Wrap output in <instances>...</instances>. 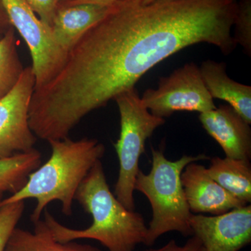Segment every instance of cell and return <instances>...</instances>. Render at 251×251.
Segmentation results:
<instances>
[{"instance_id": "cell-1", "label": "cell", "mask_w": 251, "mask_h": 251, "mask_svg": "<svg viewBox=\"0 0 251 251\" xmlns=\"http://www.w3.org/2000/svg\"><path fill=\"white\" fill-rule=\"evenodd\" d=\"M237 0H126L80 38L54 77L61 98L85 117L135 87L167 57L196 44L225 55L237 48L232 34Z\"/></svg>"}, {"instance_id": "cell-2", "label": "cell", "mask_w": 251, "mask_h": 251, "mask_svg": "<svg viewBox=\"0 0 251 251\" xmlns=\"http://www.w3.org/2000/svg\"><path fill=\"white\" fill-rule=\"evenodd\" d=\"M75 201L92 216L93 222L86 229L69 228L46 209L44 220L57 242L94 239L109 251H134L137 246L145 244L148 226L143 216L127 209L112 193L100 160L81 183Z\"/></svg>"}, {"instance_id": "cell-3", "label": "cell", "mask_w": 251, "mask_h": 251, "mask_svg": "<svg viewBox=\"0 0 251 251\" xmlns=\"http://www.w3.org/2000/svg\"><path fill=\"white\" fill-rule=\"evenodd\" d=\"M51 155L44 164L28 176L18 192L0 202V206L27 199H35L31 222L41 219L50 203L58 201L63 214L71 216L77 189L89 172L104 156L105 148L95 138L74 140L67 138L49 141Z\"/></svg>"}, {"instance_id": "cell-4", "label": "cell", "mask_w": 251, "mask_h": 251, "mask_svg": "<svg viewBox=\"0 0 251 251\" xmlns=\"http://www.w3.org/2000/svg\"><path fill=\"white\" fill-rule=\"evenodd\" d=\"M151 169L149 174L139 171L135 181V191L148 198L152 217L148 227L145 244L151 246L163 234L178 232L184 237L193 236L190 226L191 213L181 184V175L185 167L193 162L209 159L202 153L184 155L170 161L163 149L151 147Z\"/></svg>"}, {"instance_id": "cell-5", "label": "cell", "mask_w": 251, "mask_h": 251, "mask_svg": "<svg viewBox=\"0 0 251 251\" xmlns=\"http://www.w3.org/2000/svg\"><path fill=\"white\" fill-rule=\"evenodd\" d=\"M114 100L118 107L121 126L120 138L114 144L120 166L115 196L127 209L134 211L135 181L145 142L166 120L149 111L135 87L119 94Z\"/></svg>"}, {"instance_id": "cell-6", "label": "cell", "mask_w": 251, "mask_h": 251, "mask_svg": "<svg viewBox=\"0 0 251 251\" xmlns=\"http://www.w3.org/2000/svg\"><path fill=\"white\" fill-rule=\"evenodd\" d=\"M141 100L149 111L163 119L175 112L203 113L216 108L200 67L194 62L179 67L168 76L161 77L157 88L148 89Z\"/></svg>"}, {"instance_id": "cell-7", "label": "cell", "mask_w": 251, "mask_h": 251, "mask_svg": "<svg viewBox=\"0 0 251 251\" xmlns=\"http://www.w3.org/2000/svg\"><path fill=\"white\" fill-rule=\"evenodd\" d=\"M11 27L25 41L32 59L34 90L46 85L60 72L67 59L54 41L51 28L36 16L26 0H0Z\"/></svg>"}, {"instance_id": "cell-8", "label": "cell", "mask_w": 251, "mask_h": 251, "mask_svg": "<svg viewBox=\"0 0 251 251\" xmlns=\"http://www.w3.org/2000/svg\"><path fill=\"white\" fill-rule=\"evenodd\" d=\"M35 87L32 67H27L17 83L0 99V159L34 149L36 135L29 125V109Z\"/></svg>"}, {"instance_id": "cell-9", "label": "cell", "mask_w": 251, "mask_h": 251, "mask_svg": "<svg viewBox=\"0 0 251 251\" xmlns=\"http://www.w3.org/2000/svg\"><path fill=\"white\" fill-rule=\"evenodd\" d=\"M189 223L203 251H239L251 242L250 204L219 215L192 214Z\"/></svg>"}, {"instance_id": "cell-10", "label": "cell", "mask_w": 251, "mask_h": 251, "mask_svg": "<svg viewBox=\"0 0 251 251\" xmlns=\"http://www.w3.org/2000/svg\"><path fill=\"white\" fill-rule=\"evenodd\" d=\"M181 181L192 214L219 215L247 205L225 190L211 177L205 167L196 162L185 167Z\"/></svg>"}, {"instance_id": "cell-11", "label": "cell", "mask_w": 251, "mask_h": 251, "mask_svg": "<svg viewBox=\"0 0 251 251\" xmlns=\"http://www.w3.org/2000/svg\"><path fill=\"white\" fill-rule=\"evenodd\" d=\"M199 120L208 134L219 143L226 157L250 161V125L232 107L220 105L200 114Z\"/></svg>"}, {"instance_id": "cell-12", "label": "cell", "mask_w": 251, "mask_h": 251, "mask_svg": "<svg viewBox=\"0 0 251 251\" xmlns=\"http://www.w3.org/2000/svg\"><path fill=\"white\" fill-rule=\"evenodd\" d=\"M113 6L80 4L59 6L50 28L54 41L63 52L68 55L80 38Z\"/></svg>"}, {"instance_id": "cell-13", "label": "cell", "mask_w": 251, "mask_h": 251, "mask_svg": "<svg viewBox=\"0 0 251 251\" xmlns=\"http://www.w3.org/2000/svg\"><path fill=\"white\" fill-rule=\"evenodd\" d=\"M226 64L208 59L200 67L201 75L213 99L228 103L249 125L251 124V87L230 78Z\"/></svg>"}, {"instance_id": "cell-14", "label": "cell", "mask_w": 251, "mask_h": 251, "mask_svg": "<svg viewBox=\"0 0 251 251\" xmlns=\"http://www.w3.org/2000/svg\"><path fill=\"white\" fill-rule=\"evenodd\" d=\"M33 224V232L16 227L4 251H102L90 244L75 241L57 242L44 220H39Z\"/></svg>"}, {"instance_id": "cell-15", "label": "cell", "mask_w": 251, "mask_h": 251, "mask_svg": "<svg viewBox=\"0 0 251 251\" xmlns=\"http://www.w3.org/2000/svg\"><path fill=\"white\" fill-rule=\"evenodd\" d=\"M207 169L218 184L234 198L249 204L251 202V166L250 161L229 157L211 158Z\"/></svg>"}, {"instance_id": "cell-16", "label": "cell", "mask_w": 251, "mask_h": 251, "mask_svg": "<svg viewBox=\"0 0 251 251\" xmlns=\"http://www.w3.org/2000/svg\"><path fill=\"white\" fill-rule=\"evenodd\" d=\"M42 164V154L35 148L0 159V202L6 193L14 194L27 183L28 176Z\"/></svg>"}, {"instance_id": "cell-17", "label": "cell", "mask_w": 251, "mask_h": 251, "mask_svg": "<svg viewBox=\"0 0 251 251\" xmlns=\"http://www.w3.org/2000/svg\"><path fill=\"white\" fill-rule=\"evenodd\" d=\"M24 69L18 54L14 31L11 27L0 39V99L14 88Z\"/></svg>"}, {"instance_id": "cell-18", "label": "cell", "mask_w": 251, "mask_h": 251, "mask_svg": "<svg viewBox=\"0 0 251 251\" xmlns=\"http://www.w3.org/2000/svg\"><path fill=\"white\" fill-rule=\"evenodd\" d=\"M234 39L237 45L244 49L246 53L251 55V0H239L234 18Z\"/></svg>"}, {"instance_id": "cell-19", "label": "cell", "mask_w": 251, "mask_h": 251, "mask_svg": "<svg viewBox=\"0 0 251 251\" xmlns=\"http://www.w3.org/2000/svg\"><path fill=\"white\" fill-rule=\"evenodd\" d=\"M25 201H18L0 206V251H4L10 237L21 219Z\"/></svg>"}, {"instance_id": "cell-20", "label": "cell", "mask_w": 251, "mask_h": 251, "mask_svg": "<svg viewBox=\"0 0 251 251\" xmlns=\"http://www.w3.org/2000/svg\"><path fill=\"white\" fill-rule=\"evenodd\" d=\"M61 0H26L44 24L51 27Z\"/></svg>"}, {"instance_id": "cell-21", "label": "cell", "mask_w": 251, "mask_h": 251, "mask_svg": "<svg viewBox=\"0 0 251 251\" xmlns=\"http://www.w3.org/2000/svg\"><path fill=\"white\" fill-rule=\"evenodd\" d=\"M202 244L197 237L193 236L183 246H180L175 240L170 241L159 249H149L145 251H201Z\"/></svg>"}, {"instance_id": "cell-22", "label": "cell", "mask_w": 251, "mask_h": 251, "mask_svg": "<svg viewBox=\"0 0 251 251\" xmlns=\"http://www.w3.org/2000/svg\"><path fill=\"white\" fill-rule=\"evenodd\" d=\"M126 0H61L59 6H70V5L87 4L99 5V6H111L122 2Z\"/></svg>"}, {"instance_id": "cell-23", "label": "cell", "mask_w": 251, "mask_h": 251, "mask_svg": "<svg viewBox=\"0 0 251 251\" xmlns=\"http://www.w3.org/2000/svg\"><path fill=\"white\" fill-rule=\"evenodd\" d=\"M11 27V25L10 24L9 18H8L2 4L0 1V31L5 32Z\"/></svg>"}, {"instance_id": "cell-24", "label": "cell", "mask_w": 251, "mask_h": 251, "mask_svg": "<svg viewBox=\"0 0 251 251\" xmlns=\"http://www.w3.org/2000/svg\"><path fill=\"white\" fill-rule=\"evenodd\" d=\"M154 1H156V0H140L143 4H150V3L153 2Z\"/></svg>"}, {"instance_id": "cell-25", "label": "cell", "mask_w": 251, "mask_h": 251, "mask_svg": "<svg viewBox=\"0 0 251 251\" xmlns=\"http://www.w3.org/2000/svg\"><path fill=\"white\" fill-rule=\"evenodd\" d=\"M4 31H0V39H1V37H2L3 34H4Z\"/></svg>"}, {"instance_id": "cell-26", "label": "cell", "mask_w": 251, "mask_h": 251, "mask_svg": "<svg viewBox=\"0 0 251 251\" xmlns=\"http://www.w3.org/2000/svg\"><path fill=\"white\" fill-rule=\"evenodd\" d=\"M201 251H203V250H202V249H201Z\"/></svg>"}]
</instances>
